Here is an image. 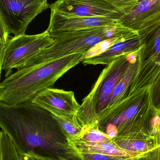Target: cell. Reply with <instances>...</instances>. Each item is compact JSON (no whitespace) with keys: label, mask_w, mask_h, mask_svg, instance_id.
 Instances as JSON below:
<instances>
[{"label":"cell","mask_w":160,"mask_h":160,"mask_svg":"<svg viewBox=\"0 0 160 160\" xmlns=\"http://www.w3.org/2000/svg\"><path fill=\"white\" fill-rule=\"evenodd\" d=\"M0 127L22 156L34 152L60 160H80L53 115L32 101L12 105L0 102Z\"/></svg>","instance_id":"1"},{"label":"cell","mask_w":160,"mask_h":160,"mask_svg":"<svg viewBox=\"0 0 160 160\" xmlns=\"http://www.w3.org/2000/svg\"><path fill=\"white\" fill-rule=\"evenodd\" d=\"M85 57L83 53L72 54L17 69L1 83L0 102L12 105L32 101L43 89L52 87L57 80Z\"/></svg>","instance_id":"2"},{"label":"cell","mask_w":160,"mask_h":160,"mask_svg":"<svg viewBox=\"0 0 160 160\" xmlns=\"http://www.w3.org/2000/svg\"><path fill=\"white\" fill-rule=\"evenodd\" d=\"M156 112L148 88L102 112L98 117V126L113 142L139 135L152 136V121Z\"/></svg>","instance_id":"3"},{"label":"cell","mask_w":160,"mask_h":160,"mask_svg":"<svg viewBox=\"0 0 160 160\" xmlns=\"http://www.w3.org/2000/svg\"><path fill=\"white\" fill-rule=\"evenodd\" d=\"M138 33L121 24L76 31L54 38L53 44L27 62L21 68L34 66L74 54L86 53L98 45L114 38L129 39Z\"/></svg>","instance_id":"4"},{"label":"cell","mask_w":160,"mask_h":160,"mask_svg":"<svg viewBox=\"0 0 160 160\" xmlns=\"http://www.w3.org/2000/svg\"><path fill=\"white\" fill-rule=\"evenodd\" d=\"M138 53L121 56L102 70L76 114L77 120L82 128L97 123L98 117L108 107L115 88Z\"/></svg>","instance_id":"5"},{"label":"cell","mask_w":160,"mask_h":160,"mask_svg":"<svg viewBox=\"0 0 160 160\" xmlns=\"http://www.w3.org/2000/svg\"><path fill=\"white\" fill-rule=\"evenodd\" d=\"M54 41L47 30L38 34H24L11 38L3 51L0 52V70L5 71L6 78L12 69L21 68Z\"/></svg>","instance_id":"6"},{"label":"cell","mask_w":160,"mask_h":160,"mask_svg":"<svg viewBox=\"0 0 160 160\" xmlns=\"http://www.w3.org/2000/svg\"><path fill=\"white\" fill-rule=\"evenodd\" d=\"M139 66L129 96L148 89L160 73V23L139 34Z\"/></svg>","instance_id":"7"},{"label":"cell","mask_w":160,"mask_h":160,"mask_svg":"<svg viewBox=\"0 0 160 160\" xmlns=\"http://www.w3.org/2000/svg\"><path fill=\"white\" fill-rule=\"evenodd\" d=\"M50 5L48 0H0V31L24 34L32 21Z\"/></svg>","instance_id":"8"},{"label":"cell","mask_w":160,"mask_h":160,"mask_svg":"<svg viewBox=\"0 0 160 160\" xmlns=\"http://www.w3.org/2000/svg\"><path fill=\"white\" fill-rule=\"evenodd\" d=\"M51 11L70 17H105L119 19L124 13L105 0H57Z\"/></svg>","instance_id":"9"},{"label":"cell","mask_w":160,"mask_h":160,"mask_svg":"<svg viewBox=\"0 0 160 160\" xmlns=\"http://www.w3.org/2000/svg\"><path fill=\"white\" fill-rule=\"evenodd\" d=\"M118 24V19L105 17H76L51 11L47 31L54 38L76 31Z\"/></svg>","instance_id":"10"},{"label":"cell","mask_w":160,"mask_h":160,"mask_svg":"<svg viewBox=\"0 0 160 160\" xmlns=\"http://www.w3.org/2000/svg\"><path fill=\"white\" fill-rule=\"evenodd\" d=\"M32 102L56 116L76 115L80 105L73 91L49 88L37 94Z\"/></svg>","instance_id":"11"},{"label":"cell","mask_w":160,"mask_h":160,"mask_svg":"<svg viewBox=\"0 0 160 160\" xmlns=\"http://www.w3.org/2000/svg\"><path fill=\"white\" fill-rule=\"evenodd\" d=\"M160 23V0H141L118 19V23L138 34Z\"/></svg>","instance_id":"12"},{"label":"cell","mask_w":160,"mask_h":160,"mask_svg":"<svg viewBox=\"0 0 160 160\" xmlns=\"http://www.w3.org/2000/svg\"><path fill=\"white\" fill-rule=\"evenodd\" d=\"M142 47L140 36L116 42L98 54L86 57L82 61L84 65H108L123 55L138 52Z\"/></svg>","instance_id":"13"},{"label":"cell","mask_w":160,"mask_h":160,"mask_svg":"<svg viewBox=\"0 0 160 160\" xmlns=\"http://www.w3.org/2000/svg\"><path fill=\"white\" fill-rule=\"evenodd\" d=\"M69 143L78 156L80 154H95L130 158L137 156L120 148L112 140L95 143H89L81 141Z\"/></svg>","instance_id":"14"},{"label":"cell","mask_w":160,"mask_h":160,"mask_svg":"<svg viewBox=\"0 0 160 160\" xmlns=\"http://www.w3.org/2000/svg\"><path fill=\"white\" fill-rule=\"evenodd\" d=\"M139 66L138 53L132 62L126 73L115 88L109 105L104 111L111 109L129 96L132 84L137 74Z\"/></svg>","instance_id":"15"},{"label":"cell","mask_w":160,"mask_h":160,"mask_svg":"<svg viewBox=\"0 0 160 160\" xmlns=\"http://www.w3.org/2000/svg\"><path fill=\"white\" fill-rule=\"evenodd\" d=\"M113 142L120 148L137 155L159 147L155 138L148 135L123 138Z\"/></svg>","instance_id":"16"},{"label":"cell","mask_w":160,"mask_h":160,"mask_svg":"<svg viewBox=\"0 0 160 160\" xmlns=\"http://www.w3.org/2000/svg\"><path fill=\"white\" fill-rule=\"evenodd\" d=\"M53 116L57 120L68 142H75L79 139L82 132L83 129L78 122L76 115L66 117L53 115Z\"/></svg>","instance_id":"17"},{"label":"cell","mask_w":160,"mask_h":160,"mask_svg":"<svg viewBox=\"0 0 160 160\" xmlns=\"http://www.w3.org/2000/svg\"><path fill=\"white\" fill-rule=\"evenodd\" d=\"M0 160H24L10 136L2 129L0 132Z\"/></svg>","instance_id":"18"},{"label":"cell","mask_w":160,"mask_h":160,"mask_svg":"<svg viewBox=\"0 0 160 160\" xmlns=\"http://www.w3.org/2000/svg\"><path fill=\"white\" fill-rule=\"evenodd\" d=\"M82 129V132L80 136L76 141L95 143L111 140L108 135L100 129L97 124H93Z\"/></svg>","instance_id":"19"},{"label":"cell","mask_w":160,"mask_h":160,"mask_svg":"<svg viewBox=\"0 0 160 160\" xmlns=\"http://www.w3.org/2000/svg\"><path fill=\"white\" fill-rule=\"evenodd\" d=\"M150 101L156 111L160 110V73L149 88Z\"/></svg>","instance_id":"20"},{"label":"cell","mask_w":160,"mask_h":160,"mask_svg":"<svg viewBox=\"0 0 160 160\" xmlns=\"http://www.w3.org/2000/svg\"><path fill=\"white\" fill-rule=\"evenodd\" d=\"M124 15L134 8L141 0H105Z\"/></svg>","instance_id":"21"},{"label":"cell","mask_w":160,"mask_h":160,"mask_svg":"<svg viewBox=\"0 0 160 160\" xmlns=\"http://www.w3.org/2000/svg\"><path fill=\"white\" fill-rule=\"evenodd\" d=\"M123 160H160V146L135 157Z\"/></svg>","instance_id":"22"},{"label":"cell","mask_w":160,"mask_h":160,"mask_svg":"<svg viewBox=\"0 0 160 160\" xmlns=\"http://www.w3.org/2000/svg\"><path fill=\"white\" fill-rule=\"evenodd\" d=\"M151 135L155 138L158 145L160 146V110L156 111L152 119Z\"/></svg>","instance_id":"23"},{"label":"cell","mask_w":160,"mask_h":160,"mask_svg":"<svg viewBox=\"0 0 160 160\" xmlns=\"http://www.w3.org/2000/svg\"><path fill=\"white\" fill-rule=\"evenodd\" d=\"M24 160H60L54 157H48L36 154L34 152H29L23 155Z\"/></svg>","instance_id":"24"}]
</instances>
